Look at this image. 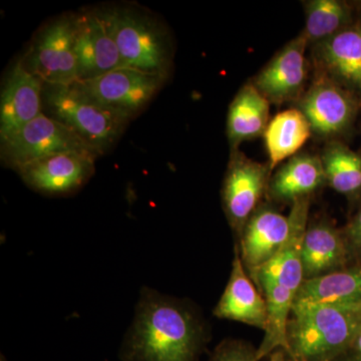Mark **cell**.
Returning a JSON list of instances; mask_svg holds the SVG:
<instances>
[{"label": "cell", "instance_id": "cell-20", "mask_svg": "<svg viewBox=\"0 0 361 361\" xmlns=\"http://www.w3.org/2000/svg\"><path fill=\"white\" fill-rule=\"evenodd\" d=\"M346 254L341 233L327 221L308 226L301 252L304 278L313 279L336 272L345 263Z\"/></svg>", "mask_w": 361, "mask_h": 361}, {"label": "cell", "instance_id": "cell-28", "mask_svg": "<svg viewBox=\"0 0 361 361\" xmlns=\"http://www.w3.org/2000/svg\"><path fill=\"white\" fill-rule=\"evenodd\" d=\"M269 361H286V353L281 349H278L269 356Z\"/></svg>", "mask_w": 361, "mask_h": 361}, {"label": "cell", "instance_id": "cell-8", "mask_svg": "<svg viewBox=\"0 0 361 361\" xmlns=\"http://www.w3.org/2000/svg\"><path fill=\"white\" fill-rule=\"evenodd\" d=\"M165 80L160 75L123 66L94 80L77 82L99 103L130 120L153 99Z\"/></svg>", "mask_w": 361, "mask_h": 361}, {"label": "cell", "instance_id": "cell-23", "mask_svg": "<svg viewBox=\"0 0 361 361\" xmlns=\"http://www.w3.org/2000/svg\"><path fill=\"white\" fill-rule=\"evenodd\" d=\"M271 171L282 161L298 154L312 135L306 116L299 109L280 111L271 118L264 133Z\"/></svg>", "mask_w": 361, "mask_h": 361}, {"label": "cell", "instance_id": "cell-13", "mask_svg": "<svg viewBox=\"0 0 361 361\" xmlns=\"http://www.w3.org/2000/svg\"><path fill=\"white\" fill-rule=\"evenodd\" d=\"M44 82L25 68L23 59L9 71L0 97V141L44 113Z\"/></svg>", "mask_w": 361, "mask_h": 361}, {"label": "cell", "instance_id": "cell-6", "mask_svg": "<svg viewBox=\"0 0 361 361\" xmlns=\"http://www.w3.org/2000/svg\"><path fill=\"white\" fill-rule=\"evenodd\" d=\"M21 59L25 68L45 85H70L78 82L75 18H61L45 26Z\"/></svg>", "mask_w": 361, "mask_h": 361}, {"label": "cell", "instance_id": "cell-22", "mask_svg": "<svg viewBox=\"0 0 361 361\" xmlns=\"http://www.w3.org/2000/svg\"><path fill=\"white\" fill-rule=\"evenodd\" d=\"M254 280L267 304V324L264 338L257 348L258 360H264L278 349L288 355L287 329L296 293L266 278L257 277Z\"/></svg>", "mask_w": 361, "mask_h": 361}, {"label": "cell", "instance_id": "cell-19", "mask_svg": "<svg viewBox=\"0 0 361 361\" xmlns=\"http://www.w3.org/2000/svg\"><path fill=\"white\" fill-rule=\"evenodd\" d=\"M324 183L326 180L320 156L299 153L278 169L267 190L274 200L293 203L310 197Z\"/></svg>", "mask_w": 361, "mask_h": 361}, {"label": "cell", "instance_id": "cell-9", "mask_svg": "<svg viewBox=\"0 0 361 361\" xmlns=\"http://www.w3.org/2000/svg\"><path fill=\"white\" fill-rule=\"evenodd\" d=\"M270 172L269 165L252 161L237 149L233 151L223 184L222 200L228 221L239 236L268 189Z\"/></svg>", "mask_w": 361, "mask_h": 361}, {"label": "cell", "instance_id": "cell-5", "mask_svg": "<svg viewBox=\"0 0 361 361\" xmlns=\"http://www.w3.org/2000/svg\"><path fill=\"white\" fill-rule=\"evenodd\" d=\"M68 152L99 157L80 135L45 113L1 142L2 160L16 171L45 157Z\"/></svg>", "mask_w": 361, "mask_h": 361}, {"label": "cell", "instance_id": "cell-24", "mask_svg": "<svg viewBox=\"0 0 361 361\" xmlns=\"http://www.w3.org/2000/svg\"><path fill=\"white\" fill-rule=\"evenodd\" d=\"M304 9L302 35L311 47L334 37L355 20L353 6L343 0H310L304 2Z\"/></svg>", "mask_w": 361, "mask_h": 361}, {"label": "cell", "instance_id": "cell-21", "mask_svg": "<svg viewBox=\"0 0 361 361\" xmlns=\"http://www.w3.org/2000/svg\"><path fill=\"white\" fill-rule=\"evenodd\" d=\"M270 102L253 84L240 89L229 106L227 134L233 151L244 141L264 135L269 123Z\"/></svg>", "mask_w": 361, "mask_h": 361}, {"label": "cell", "instance_id": "cell-12", "mask_svg": "<svg viewBox=\"0 0 361 361\" xmlns=\"http://www.w3.org/2000/svg\"><path fill=\"white\" fill-rule=\"evenodd\" d=\"M75 49L78 82L94 80L123 66L116 42L99 11L75 16Z\"/></svg>", "mask_w": 361, "mask_h": 361}, {"label": "cell", "instance_id": "cell-10", "mask_svg": "<svg viewBox=\"0 0 361 361\" xmlns=\"http://www.w3.org/2000/svg\"><path fill=\"white\" fill-rule=\"evenodd\" d=\"M308 47L301 32L280 49L254 78L252 84L270 103L283 104L302 96L307 80L305 54Z\"/></svg>", "mask_w": 361, "mask_h": 361}, {"label": "cell", "instance_id": "cell-27", "mask_svg": "<svg viewBox=\"0 0 361 361\" xmlns=\"http://www.w3.org/2000/svg\"><path fill=\"white\" fill-rule=\"evenodd\" d=\"M346 235H348V240L350 245L356 251L361 252V208L353 221L349 223Z\"/></svg>", "mask_w": 361, "mask_h": 361}, {"label": "cell", "instance_id": "cell-14", "mask_svg": "<svg viewBox=\"0 0 361 361\" xmlns=\"http://www.w3.org/2000/svg\"><path fill=\"white\" fill-rule=\"evenodd\" d=\"M97 157L87 154H56L23 166L18 172L35 191L63 195L75 191L94 174Z\"/></svg>", "mask_w": 361, "mask_h": 361}, {"label": "cell", "instance_id": "cell-26", "mask_svg": "<svg viewBox=\"0 0 361 361\" xmlns=\"http://www.w3.org/2000/svg\"><path fill=\"white\" fill-rule=\"evenodd\" d=\"M208 361H259L257 348L244 341L228 339L221 342Z\"/></svg>", "mask_w": 361, "mask_h": 361}, {"label": "cell", "instance_id": "cell-4", "mask_svg": "<svg viewBox=\"0 0 361 361\" xmlns=\"http://www.w3.org/2000/svg\"><path fill=\"white\" fill-rule=\"evenodd\" d=\"M115 40L126 68L167 78L172 51L163 26L144 11L133 7L99 11Z\"/></svg>", "mask_w": 361, "mask_h": 361}, {"label": "cell", "instance_id": "cell-3", "mask_svg": "<svg viewBox=\"0 0 361 361\" xmlns=\"http://www.w3.org/2000/svg\"><path fill=\"white\" fill-rule=\"evenodd\" d=\"M44 103L47 116L73 130L99 156L116 144L130 121L99 103L78 82L70 85L44 84Z\"/></svg>", "mask_w": 361, "mask_h": 361}, {"label": "cell", "instance_id": "cell-18", "mask_svg": "<svg viewBox=\"0 0 361 361\" xmlns=\"http://www.w3.org/2000/svg\"><path fill=\"white\" fill-rule=\"evenodd\" d=\"M361 303V269L336 271L304 280L294 299L292 315L323 305Z\"/></svg>", "mask_w": 361, "mask_h": 361}, {"label": "cell", "instance_id": "cell-7", "mask_svg": "<svg viewBox=\"0 0 361 361\" xmlns=\"http://www.w3.org/2000/svg\"><path fill=\"white\" fill-rule=\"evenodd\" d=\"M360 99L334 80L315 71L310 87L298 102L311 126L312 134L324 139H334L349 129Z\"/></svg>", "mask_w": 361, "mask_h": 361}, {"label": "cell", "instance_id": "cell-15", "mask_svg": "<svg viewBox=\"0 0 361 361\" xmlns=\"http://www.w3.org/2000/svg\"><path fill=\"white\" fill-rule=\"evenodd\" d=\"M310 197L294 201L289 219L290 231L283 246L276 255L270 259L266 264L250 273L252 278L262 277L272 280L281 286L297 294L302 286L304 272L302 265V244L308 227Z\"/></svg>", "mask_w": 361, "mask_h": 361}, {"label": "cell", "instance_id": "cell-1", "mask_svg": "<svg viewBox=\"0 0 361 361\" xmlns=\"http://www.w3.org/2000/svg\"><path fill=\"white\" fill-rule=\"evenodd\" d=\"M208 336L186 302L142 289L132 327L120 350L122 361H200Z\"/></svg>", "mask_w": 361, "mask_h": 361}, {"label": "cell", "instance_id": "cell-16", "mask_svg": "<svg viewBox=\"0 0 361 361\" xmlns=\"http://www.w3.org/2000/svg\"><path fill=\"white\" fill-rule=\"evenodd\" d=\"M289 231V216L269 207H258L239 236V253L247 269L254 272L274 257Z\"/></svg>", "mask_w": 361, "mask_h": 361}, {"label": "cell", "instance_id": "cell-30", "mask_svg": "<svg viewBox=\"0 0 361 361\" xmlns=\"http://www.w3.org/2000/svg\"><path fill=\"white\" fill-rule=\"evenodd\" d=\"M334 361H361V358L358 357L355 355H348V353H344L343 355H341V357L337 358V360Z\"/></svg>", "mask_w": 361, "mask_h": 361}, {"label": "cell", "instance_id": "cell-2", "mask_svg": "<svg viewBox=\"0 0 361 361\" xmlns=\"http://www.w3.org/2000/svg\"><path fill=\"white\" fill-rule=\"evenodd\" d=\"M360 331L361 303L310 308L289 320L287 355L292 361H334Z\"/></svg>", "mask_w": 361, "mask_h": 361}, {"label": "cell", "instance_id": "cell-17", "mask_svg": "<svg viewBox=\"0 0 361 361\" xmlns=\"http://www.w3.org/2000/svg\"><path fill=\"white\" fill-rule=\"evenodd\" d=\"M214 315L220 319L234 320L263 330L267 324L264 296L247 276L238 248L235 251L229 281L214 310Z\"/></svg>", "mask_w": 361, "mask_h": 361}, {"label": "cell", "instance_id": "cell-29", "mask_svg": "<svg viewBox=\"0 0 361 361\" xmlns=\"http://www.w3.org/2000/svg\"><path fill=\"white\" fill-rule=\"evenodd\" d=\"M355 351L356 356L361 358V331L357 336H356L355 342H353V345H351V348Z\"/></svg>", "mask_w": 361, "mask_h": 361}, {"label": "cell", "instance_id": "cell-25", "mask_svg": "<svg viewBox=\"0 0 361 361\" xmlns=\"http://www.w3.org/2000/svg\"><path fill=\"white\" fill-rule=\"evenodd\" d=\"M325 180L338 193L353 195L361 190V157L341 142L331 141L322 156Z\"/></svg>", "mask_w": 361, "mask_h": 361}, {"label": "cell", "instance_id": "cell-11", "mask_svg": "<svg viewBox=\"0 0 361 361\" xmlns=\"http://www.w3.org/2000/svg\"><path fill=\"white\" fill-rule=\"evenodd\" d=\"M315 71L361 99V18L312 47Z\"/></svg>", "mask_w": 361, "mask_h": 361}]
</instances>
